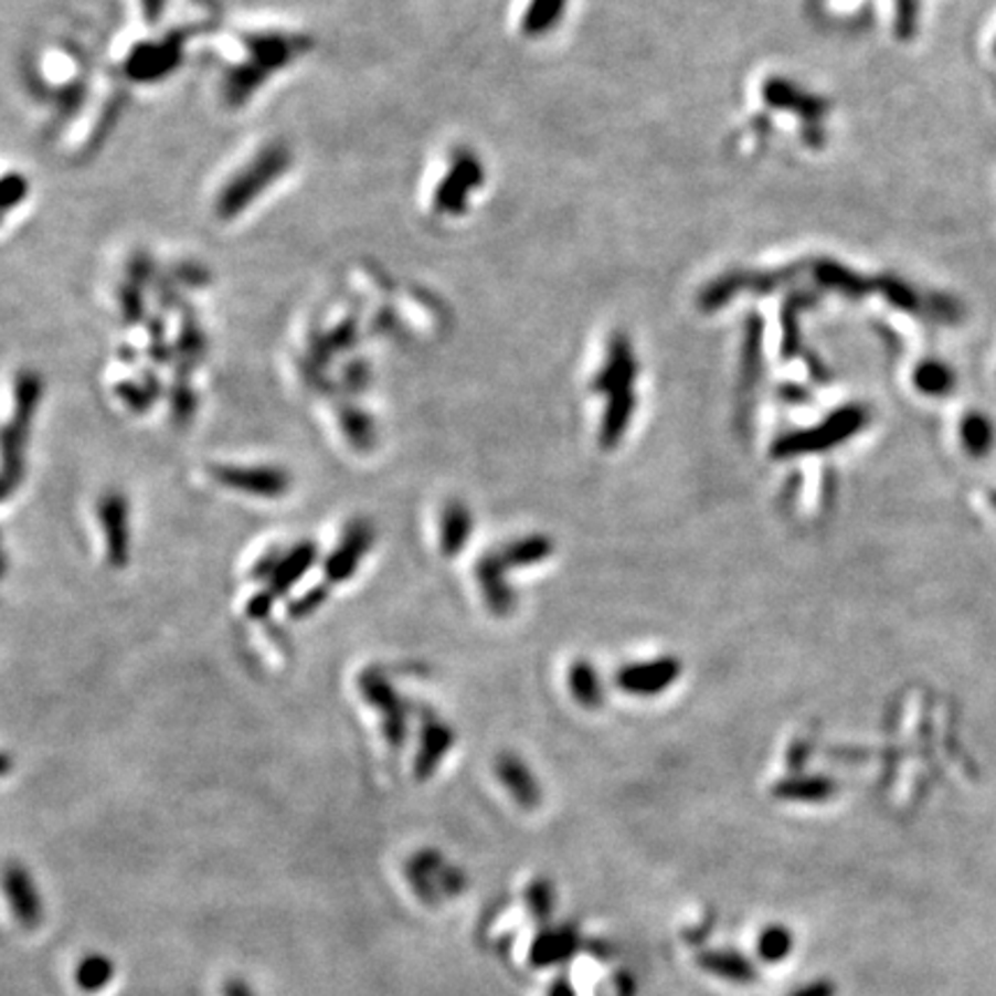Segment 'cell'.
<instances>
[{"label": "cell", "mask_w": 996, "mask_h": 996, "mask_svg": "<svg viewBox=\"0 0 996 996\" xmlns=\"http://www.w3.org/2000/svg\"><path fill=\"white\" fill-rule=\"evenodd\" d=\"M764 97L771 104V107H782V109H794L796 114H801L803 118L817 123V118L824 114V102L817 97H809L803 91L794 88L792 84L782 82V78H771V82L764 86Z\"/></svg>", "instance_id": "cell-15"}, {"label": "cell", "mask_w": 996, "mask_h": 996, "mask_svg": "<svg viewBox=\"0 0 996 996\" xmlns=\"http://www.w3.org/2000/svg\"><path fill=\"white\" fill-rule=\"evenodd\" d=\"M552 549H554V544L549 538L529 536V538H521V540L506 544L501 552H498V557H501L506 568H527V565H536V563H542L544 559H549Z\"/></svg>", "instance_id": "cell-18"}, {"label": "cell", "mask_w": 996, "mask_h": 996, "mask_svg": "<svg viewBox=\"0 0 996 996\" xmlns=\"http://www.w3.org/2000/svg\"><path fill=\"white\" fill-rule=\"evenodd\" d=\"M633 413H635L633 388L612 392L610 406H607L605 417H602V430H600V441L605 448H614V445L621 441V436L627 430V423H631Z\"/></svg>", "instance_id": "cell-16"}, {"label": "cell", "mask_w": 996, "mask_h": 996, "mask_svg": "<svg viewBox=\"0 0 996 996\" xmlns=\"http://www.w3.org/2000/svg\"><path fill=\"white\" fill-rule=\"evenodd\" d=\"M328 595H330V591H328L326 584L314 586V589L305 591L303 595H298L296 600H292V605H288V616L296 618V621L311 616V614L317 612L321 605H326Z\"/></svg>", "instance_id": "cell-30"}, {"label": "cell", "mask_w": 996, "mask_h": 996, "mask_svg": "<svg viewBox=\"0 0 996 996\" xmlns=\"http://www.w3.org/2000/svg\"><path fill=\"white\" fill-rule=\"evenodd\" d=\"M817 279L822 284H826L828 288H835V292L849 294L854 298H858L860 294H865L870 288V284L860 279L858 275L849 273L847 268H843L840 264H833V261H826V264H817Z\"/></svg>", "instance_id": "cell-25"}, {"label": "cell", "mask_w": 996, "mask_h": 996, "mask_svg": "<svg viewBox=\"0 0 996 996\" xmlns=\"http://www.w3.org/2000/svg\"><path fill=\"white\" fill-rule=\"evenodd\" d=\"M568 688H570L572 697L584 706V709H600L602 699H605V695H602V684H600L597 671L593 669V665H589L584 660L572 663V667L568 671Z\"/></svg>", "instance_id": "cell-19"}, {"label": "cell", "mask_w": 996, "mask_h": 996, "mask_svg": "<svg viewBox=\"0 0 996 996\" xmlns=\"http://www.w3.org/2000/svg\"><path fill=\"white\" fill-rule=\"evenodd\" d=\"M97 517L107 542V561L120 570L129 563V549H133L127 498L120 491H107L97 504Z\"/></svg>", "instance_id": "cell-4"}, {"label": "cell", "mask_w": 996, "mask_h": 996, "mask_svg": "<svg viewBox=\"0 0 996 996\" xmlns=\"http://www.w3.org/2000/svg\"><path fill=\"white\" fill-rule=\"evenodd\" d=\"M699 964L720 978L733 981V983H752L754 981V966L737 955V953H706L699 957Z\"/></svg>", "instance_id": "cell-21"}, {"label": "cell", "mask_w": 996, "mask_h": 996, "mask_svg": "<svg viewBox=\"0 0 996 996\" xmlns=\"http://www.w3.org/2000/svg\"><path fill=\"white\" fill-rule=\"evenodd\" d=\"M506 570L508 568L498 552L487 554L476 563V576L483 589V597L489 612L496 616H508L515 610V593L506 582Z\"/></svg>", "instance_id": "cell-9"}, {"label": "cell", "mask_w": 996, "mask_h": 996, "mask_svg": "<svg viewBox=\"0 0 996 996\" xmlns=\"http://www.w3.org/2000/svg\"><path fill=\"white\" fill-rule=\"evenodd\" d=\"M741 288H748V277L745 275H727V277H720L718 282H713L709 288H706V292L701 294V298H699V305L703 307V309H718V307H722V305H727L729 303V298L737 294V292H741Z\"/></svg>", "instance_id": "cell-26"}, {"label": "cell", "mask_w": 996, "mask_h": 996, "mask_svg": "<svg viewBox=\"0 0 996 996\" xmlns=\"http://www.w3.org/2000/svg\"><path fill=\"white\" fill-rule=\"evenodd\" d=\"M635 377H637V360H635L633 347L625 337L616 335L610 345L607 362H605V367H602V372L597 374L593 388L597 392H607V395H612V392H616V390L633 388Z\"/></svg>", "instance_id": "cell-11"}, {"label": "cell", "mask_w": 996, "mask_h": 996, "mask_svg": "<svg viewBox=\"0 0 996 996\" xmlns=\"http://www.w3.org/2000/svg\"><path fill=\"white\" fill-rule=\"evenodd\" d=\"M572 951H574L572 930H549L536 939L531 949V962L536 966H549L565 960Z\"/></svg>", "instance_id": "cell-20"}, {"label": "cell", "mask_w": 996, "mask_h": 996, "mask_svg": "<svg viewBox=\"0 0 996 996\" xmlns=\"http://www.w3.org/2000/svg\"><path fill=\"white\" fill-rule=\"evenodd\" d=\"M374 544V529L372 523H367L362 519L349 523L342 540L328 554V559L324 561V572L326 580L330 584H345L349 582L351 576L356 574L358 565L362 563L364 554L370 552Z\"/></svg>", "instance_id": "cell-5"}, {"label": "cell", "mask_w": 996, "mask_h": 996, "mask_svg": "<svg viewBox=\"0 0 996 996\" xmlns=\"http://www.w3.org/2000/svg\"><path fill=\"white\" fill-rule=\"evenodd\" d=\"M339 423H342V432L347 434L349 443L353 445L356 451L367 453V451L374 448L377 430H374V423H372L370 415H364V413H360L356 409H349V411H345L342 415H339Z\"/></svg>", "instance_id": "cell-23"}, {"label": "cell", "mask_w": 996, "mask_h": 996, "mask_svg": "<svg viewBox=\"0 0 996 996\" xmlns=\"http://www.w3.org/2000/svg\"><path fill=\"white\" fill-rule=\"evenodd\" d=\"M211 478L233 491L279 498L292 489V476L279 466H211Z\"/></svg>", "instance_id": "cell-3"}, {"label": "cell", "mask_w": 996, "mask_h": 996, "mask_svg": "<svg viewBox=\"0 0 996 996\" xmlns=\"http://www.w3.org/2000/svg\"><path fill=\"white\" fill-rule=\"evenodd\" d=\"M994 51H996V42H994Z\"/></svg>", "instance_id": "cell-39"}, {"label": "cell", "mask_w": 996, "mask_h": 996, "mask_svg": "<svg viewBox=\"0 0 996 996\" xmlns=\"http://www.w3.org/2000/svg\"><path fill=\"white\" fill-rule=\"evenodd\" d=\"M3 886L10 909L14 913V919L21 923V928L25 930L40 928V923L44 921V904L31 875L25 872L21 865H10L3 877Z\"/></svg>", "instance_id": "cell-7"}, {"label": "cell", "mask_w": 996, "mask_h": 996, "mask_svg": "<svg viewBox=\"0 0 996 996\" xmlns=\"http://www.w3.org/2000/svg\"><path fill=\"white\" fill-rule=\"evenodd\" d=\"M915 29V0H898V33L909 40Z\"/></svg>", "instance_id": "cell-34"}, {"label": "cell", "mask_w": 996, "mask_h": 996, "mask_svg": "<svg viewBox=\"0 0 996 996\" xmlns=\"http://www.w3.org/2000/svg\"><path fill=\"white\" fill-rule=\"evenodd\" d=\"M835 994V985L833 983H828V981H817V983H809V985H805V987H801L796 994H792V996H833Z\"/></svg>", "instance_id": "cell-36"}, {"label": "cell", "mask_w": 996, "mask_h": 996, "mask_svg": "<svg viewBox=\"0 0 996 996\" xmlns=\"http://www.w3.org/2000/svg\"><path fill=\"white\" fill-rule=\"evenodd\" d=\"M453 745H455V731L427 711V718L423 720V729H421V743H417L415 764H413L415 777L421 782L430 780L436 773V769L441 766L445 754L453 750Z\"/></svg>", "instance_id": "cell-8"}, {"label": "cell", "mask_w": 996, "mask_h": 996, "mask_svg": "<svg viewBox=\"0 0 996 996\" xmlns=\"http://www.w3.org/2000/svg\"><path fill=\"white\" fill-rule=\"evenodd\" d=\"M987 434H989V427H987V423L983 421L981 415H968L966 417V421H964V438H966L968 445H972L974 451L983 448L985 441H987Z\"/></svg>", "instance_id": "cell-33"}, {"label": "cell", "mask_w": 996, "mask_h": 996, "mask_svg": "<svg viewBox=\"0 0 996 996\" xmlns=\"http://www.w3.org/2000/svg\"><path fill=\"white\" fill-rule=\"evenodd\" d=\"M680 671L684 669H680V663L676 658H655L648 663L625 665L616 674V686L627 695L653 697L671 688Z\"/></svg>", "instance_id": "cell-6"}, {"label": "cell", "mask_w": 996, "mask_h": 996, "mask_svg": "<svg viewBox=\"0 0 996 996\" xmlns=\"http://www.w3.org/2000/svg\"><path fill=\"white\" fill-rule=\"evenodd\" d=\"M865 423H868V411L858 404L845 406L840 411H835L833 415H828L826 421L815 427V430H803V432H794L786 434L782 438L775 441L773 445V455L775 457H798V455H809V453H822L828 448H835L843 441L856 436Z\"/></svg>", "instance_id": "cell-1"}, {"label": "cell", "mask_w": 996, "mask_h": 996, "mask_svg": "<svg viewBox=\"0 0 996 996\" xmlns=\"http://www.w3.org/2000/svg\"><path fill=\"white\" fill-rule=\"evenodd\" d=\"M470 533H474V515H470L468 506L462 501L445 504L438 521L441 552L448 559L459 557L470 540Z\"/></svg>", "instance_id": "cell-14"}, {"label": "cell", "mask_w": 996, "mask_h": 996, "mask_svg": "<svg viewBox=\"0 0 996 996\" xmlns=\"http://www.w3.org/2000/svg\"><path fill=\"white\" fill-rule=\"evenodd\" d=\"M358 688L362 699L379 713L388 745L402 748L409 731V709L390 678L377 667H367L358 678Z\"/></svg>", "instance_id": "cell-2"}, {"label": "cell", "mask_w": 996, "mask_h": 996, "mask_svg": "<svg viewBox=\"0 0 996 996\" xmlns=\"http://www.w3.org/2000/svg\"><path fill=\"white\" fill-rule=\"evenodd\" d=\"M835 792V782L826 777H792L777 786L780 798L790 801H826Z\"/></svg>", "instance_id": "cell-22"}, {"label": "cell", "mask_w": 996, "mask_h": 996, "mask_svg": "<svg viewBox=\"0 0 996 996\" xmlns=\"http://www.w3.org/2000/svg\"><path fill=\"white\" fill-rule=\"evenodd\" d=\"M915 388L921 392H928V395H949L953 390L955 377L951 372V367H946L943 362L936 360H928L923 364H919V370L913 374Z\"/></svg>", "instance_id": "cell-24"}, {"label": "cell", "mask_w": 996, "mask_h": 996, "mask_svg": "<svg viewBox=\"0 0 996 996\" xmlns=\"http://www.w3.org/2000/svg\"><path fill=\"white\" fill-rule=\"evenodd\" d=\"M549 996H574V992H572V987L568 983L559 981V983H554L552 987H549Z\"/></svg>", "instance_id": "cell-38"}, {"label": "cell", "mask_w": 996, "mask_h": 996, "mask_svg": "<svg viewBox=\"0 0 996 996\" xmlns=\"http://www.w3.org/2000/svg\"><path fill=\"white\" fill-rule=\"evenodd\" d=\"M792 934L786 932L784 928H771L759 939V953L766 962H782L786 955L792 953Z\"/></svg>", "instance_id": "cell-28"}, {"label": "cell", "mask_w": 996, "mask_h": 996, "mask_svg": "<svg viewBox=\"0 0 996 996\" xmlns=\"http://www.w3.org/2000/svg\"><path fill=\"white\" fill-rule=\"evenodd\" d=\"M554 902H557V896H554V888L549 886V881L536 879L529 886V890H527V907L536 915V919H547V915L554 911Z\"/></svg>", "instance_id": "cell-29"}, {"label": "cell", "mask_w": 996, "mask_h": 996, "mask_svg": "<svg viewBox=\"0 0 996 996\" xmlns=\"http://www.w3.org/2000/svg\"><path fill=\"white\" fill-rule=\"evenodd\" d=\"M224 996H256V992L243 978H231L224 983Z\"/></svg>", "instance_id": "cell-37"}, {"label": "cell", "mask_w": 996, "mask_h": 996, "mask_svg": "<svg viewBox=\"0 0 996 996\" xmlns=\"http://www.w3.org/2000/svg\"><path fill=\"white\" fill-rule=\"evenodd\" d=\"M319 561V547L303 540L298 544H294L292 549H286L282 554L275 572L271 574V580L266 582V591H271L275 597H282L284 593L292 591L303 576L314 568V563Z\"/></svg>", "instance_id": "cell-10"}, {"label": "cell", "mask_w": 996, "mask_h": 996, "mask_svg": "<svg viewBox=\"0 0 996 996\" xmlns=\"http://www.w3.org/2000/svg\"><path fill=\"white\" fill-rule=\"evenodd\" d=\"M496 775L501 784L510 792V796L527 809H533L542 801L540 784L529 771V766L521 762L519 756L506 752L496 759Z\"/></svg>", "instance_id": "cell-13"}, {"label": "cell", "mask_w": 996, "mask_h": 996, "mask_svg": "<svg viewBox=\"0 0 996 996\" xmlns=\"http://www.w3.org/2000/svg\"><path fill=\"white\" fill-rule=\"evenodd\" d=\"M563 8L565 0H533V6L527 12V31L544 33L547 29H552L559 21Z\"/></svg>", "instance_id": "cell-27"}, {"label": "cell", "mask_w": 996, "mask_h": 996, "mask_svg": "<svg viewBox=\"0 0 996 996\" xmlns=\"http://www.w3.org/2000/svg\"><path fill=\"white\" fill-rule=\"evenodd\" d=\"M881 288H883V294H886V298L893 303L896 307H900V309H909V311H915L921 307V303H919V294L913 292V288L909 286V284H904V282H900V279H893V277H886L883 282H881Z\"/></svg>", "instance_id": "cell-31"}, {"label": "cell", "mask_w": 996, "mask_h": 996, "mask_svg": "<svg viewBox=\"0 0 996 996\" xmlns=\"http://www.w3.org/2000/svg\"><path fill=\"white\" fill-rule=\"evenodd\" d=\"M438 890H441V898H455V896L464 893L466 875L459 868H455V865L445 862V868L438 877Z\"/></svg>", "instance_id": "cell-32"}, {"label": "cell", "mask_w": 996, "mask_h": 996, "mask_svg": "<svg viewBox=\"0 0 996 996\" xmlns=\"http://www.w3.org/2000/svg\"><path fill=\"white\" fill-rule=\"evenodd\" d=\"M114 976H116V964L104 953L84 955L82 962H78L74 968V983L86 994H95V992H102L104 987H109Z\"/></svg>", "instance_id": "cell-17"}, {"label": "cell", "mask_w": 996, "mask_h": 996, "mask_svg": "<svg viewBox=\"0 0 996 996\" xmlns=\"http://www.w3.org/2000/svg\"><path fill=\"white\" fill-rule=\"evenodd\" d=\"M443 868H445V858L436 849H421L409 858L404 875L411 883V890L423 904L434 907L441 900L438 877H441Z\"/></svg>", "instance_id": "cell-12"}, {"label": "cell", "mask_w": 996, "mask_h": 996, "mask_svg": "<svg viewBox=\"0 0 996 996\" xmlns=\"http://www.w3.org/2000/svg\"><path fill=\"white\" fill-rule=\"evenodd\" d=\"M275 600H277V597H275L271 591H261V593H256V595L247 602V614H250V618H256V621L266 618V616L273 612Z\"/></svg>", "instance_id": "cell-35"}]
</instances>
